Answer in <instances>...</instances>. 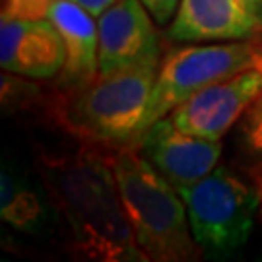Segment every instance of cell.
<instances>
[{"instance_id":"cell-3","label":"cell","mask_w":262,"mask_h":262,"mask_svg":"<svg viewBox=\"0 0 262 262\" xmlns=\"http://www.w3.org/2000/svg\"><path fill=\"white\" fill-rule=\"evenodd\" d=\"M161 62L134 66L92 82L66 88L51 109L55 122L85 144L134 142L148 109Z\"/></svg>"},{"instance_id":"cell-17","label":"cell","mask_w":262,"mask_h":262,"mask_svg":"<svg viewBox=\"0 0 262 262\" xmlns=\"http://www.w3.org/2000/svg\"><path fill=\"white\" fill-rule=\"evenodd\" d=\"M245 2H249V4L262 16V0H245Z\"/></svg>"},{"instance_id":"cell-13","label":"cell","mask_w":262,"mask_h":262,"mask_svg":"<svg viewBox=\"0 0 262 262\" xmlns=\"http://www.w3.org/2000/svg\"><path fill=\"white\" fill-rule=\"evenodd\" d=\"M243 140L247 150L262 158V97H258L243 119Z\"/></svg>"},{"instance_id":"cell-2","label":"cell","mask_w":262,"mask_h":262,"mask_svg":"<svg viewBox=\"0 0 262 262\" xmlns=\"http://www.w3.org/2000/svg\"><path fill=\"white\" fill-rule=\"evenodd\" d=\"M109 161L134 241L146 260H198L202 249L192 237L187 204L177 188L136 148L121 146Z\"/></svg>"},{"instance_id":"cell-9","label":"cell","mask_w":262,"mask_h":262,"mask_svg":"<svg viewBox=\"0 0 262 262\" xmlns=\"http://www.w3.org/2000/svg\"><path fill=\"white\" fill-rule=\"evenodd\" d=\"M64 43L49 18H0V66L4 72L49 80L64 68Z\"/></svg>"},{"instance_id":"cell-10","label":"cell","mask_w":262,"mask_h":262,"mask_svg":"<svg viewBox=\"0 0 262 262\" xmlns=\"http://www.w3.org/2000/svg\"><path fill=\"white\" fill-rule=\"evenodd\" d=\"M262 33V16L245 0H181L165 35L173 41H247Z\"/></svg>"},{"instance_id":"cell-12","label":"cell","mask_w":262,"mask_h":262,"mask_svg":"<svg viewBox=\"0 0 262 262\" xmlns=\"http://www.w3.org/2000/svg\"><path fill=\"white\" fill-rule=\"evenodd\" d=\"M0 215L6 224L26 233L37 231L45 217V208L37 192L19 183L6 167L0 175Z\"/></svg>"},{"instance_id":"cell-15","label":"cell","mask_w":262,"mask_h":262,"mask_svg":"<svg viewBox=\"0 0 262 262\" xmlns=\"http://www.w3.org/2000/svg\"><path fill=\"white\" fill-rule=\"evenodd\" d=\"M140 2L148 8L158 26H167L175 16L181 0H140Z\"/></svg>"},{"instance_id":"cell-6","label":"cell","mask_w":262,"mask_h":262,"mask_svg":"<svg viewBox=\"0 0 262 262\" xmlns=\"http://www.w3.org/2000/svg\"><path fill=\"white\" fill-rule=\"evenodd\" d=\"M262 97V60L194 94L169 115L173 124L196 136L220 140Z\"/></svg>"},{"instance_id":"cell-8","label":"cell","mask_w":262,"mask_h":262,"mask_svg":"<svg viewBox=\"0 0 262 262\" xmlns=\"http://www.w3.org/2000/svg\"><path fill=\"white\" fill-rule=\"evenodd\" d=\"M142 154L181 194L217 167L222 142L179 128L169 117L154 122L138 138Z\"/></svg>"},{"instance_id":"cell-18","label":"cell","mask_w":262,"mask_h":262,"mask_svg":"<svg viewBox=\"0 0 262 262\" xmlns=\"http://www.w3.org/2000/svg\"><path fill=\"white\" fill-rule=\"evenodd\" d=\"M258 181V190H260V196H262V171H258V177H254ZM260 217H262V204H260Z\"/></svg>"},{"instance_id":"cell-14","label":"cell","mask_w":262,"mask_h":262,"mask_svg":"<svg viewBox=\"0 0 262 262\" xmlns=\"http://www.w3.org/2000/svg\"><path fill=\"white\" fill-rule=\"evenodd\" d=\"M53 0H4L2 14L10 18L41 19L47 18Z\"/></svg>"},{"instance_id":"cell-1","label":"cell","mask_w":262,"mask_h":262,"mask_svg":"<svg viewBox=\"0 0 262 262\" xmlns=\"http://www.w3.org/2000/svg\"><path fill=\"white\" fill-rule=\"evenodd\" d=\"M41 175L70 227L72 253L95 262L146 260L134 241L111 161L95 148L41 159Z\"/></svg>"},{"instance_id":"cell-7","label":"cell","mask_w":262,"mask_h":262,"mask_svg":"<svg viewBox=\"0 0 262 262\" xmlns=\"http://www.w3.org/2000/svg\"><path fill=\"white\" fill-rule=\"evenodd\" d=\"M99 74L161 62L156 19L140 0H117L99 16Z\"/></svg>"},{"instance_id":"cell-16","label":"cell","mask_w":262,"mask_h":262,"mask_svg":"<svg viewBox=\"0 0 262 262\" xmlns=\"http://www.w3.org/2000/svg\"><path fill=\"white\" fill-rule=\"evenodd\" d=\"M76 4H80L84 10H88L94 18H99L107 8H111L117 0H72Z\"/></svg>"},{"instance_id":"cell-11","label":"cell","mask_w":262,"mask_h":262,"mask_svg":"<svg viewBox=\"0 0 262 262\" xmlns=\"http://www.w3.org/2000/svg\"><path fill=\"white\" fill-rule=\"evenodd\" d=\"M47 18L64 43V68L60 72L66 88H78L99 74V29L94 16L72 0H53Z\"/></svg>"},{"instance_id":"cell-5","label":"cell","mask_w":262,"mask_h":262,"mask_svg":"<svg viewBox=\"0 0 262 262\" xmlns=\"http://www.w3.org/2000/svg\"><path fill=\"white\" fill-rule=\"evenodd\" d=\"M181 196L187 204L194 241L212 254H229L243 247L262 204L260 190L247 185L227 167H215L185 188Z\"/></svg>"},{"instance_id":"cell-4","label":"cell","mask_w":262,"mask_h":262,"mask_svg":"<svg viewBox=\"0 0 262 262\" xmlns=\"http://www.w3.org/2000/svg\"><path fill=\"white\" fill-rule=\"evenodd\" d=\"M262 60V41H224L217 45H190L169 51L161 58L148 109L136 140L154 122L190 99L204 88L225 80Z\"/></svg>"}]
</instances>
